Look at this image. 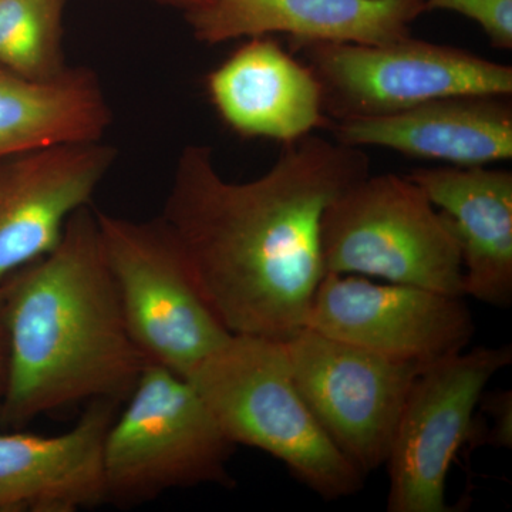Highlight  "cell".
<instances>
[{
	"mask_svg": "<svg viewBox=\"0 0 512 512\" xmlns=\"http://www.w3.org/2000/svg\"><path fill=\"white\" fill-rule=\"evenodd\" d=\"M370 174L363 148L308 134L255 180L231 183L207 146L185 147L161 218L232 335L285 340L306 328L320 281V222Z\"/></svg>",
	"mask_w": 512,
	"mask_h": 512,
	"instance_id": "obj_1",
	"label": "cell"
},
{
	"mask_svg": "<svg viewBox=\"0 0 512 512\" xmlns=\"http://www.w3.org/2000/svg\"><path fill=\"white\" fill-rule=\"evenodd\" d=\"M2 320L6 427L82 402H126L147 363L128 333L90 205L69 218L53 251L3 282Z\"/></svg>",
	"mask_w": 512,
	"mask_h": 512,
	"instance_id": "obj_2",
	"label": "cell"
},
{
	"mask_svg": "<svg viewBox=\"0 0 512 512\" xmlns=\"http://www.w3.org/2000/svg\"><path fill=\"white\" fill-rule=\"evenodd\" d=\"M187 379L235 446L271 454L323 500L362 490L365 476L299 393L281 340L231 335Z\"/></svg>",
	"mask_w": 512,
	"mask_h": 512,
	"instance_id": "obj_3",
	"label": "cell"
},
{
	"mask_svg": "<svg viewBox=\"0 0 512 512\" xmlns=\"http://www.w3.org/2000/svg\"><path fill=\"white\" fill-rule=\"evenodd\" d=\"M326 274L360 275L464 298L453 222L406 175H366L320 222Z\"/></svg>",
	"mask_w": 512,
	"mask_h": 512,
	"instance_id": "obj_4",
	"label": "cell"
},
{
	"mask_svg": "<svg viewBox=\"0 0 512 512\" xmlns=\"http://www.w3.org/2000/svg\"><path fill=\"white\" fill-rule=\"evenodd\" d=\"M234 447L187 377L147 362L104 437L106 504L131 507L173 488L229 487Z\"/></svg>",
	"mask_w": 512,
	"mask_h": 512,
	"instance_id": "obj_5",
	"label": "cell"
},
{
	"mask_svg": "<svg viewBox=\"0 0 512 512\" xmlns=\"http://www.w3.org/2000/svg\"><path fill=\"white\" fill-rule=\"evenodd\" d=\"M121 312L147 362L187 377L232 333L202 295L163 218L133 221L96 210Z\"/></svg>",
	"mask_w": 512,
	"mask_h": 512,
	"instance_id": "obj_6",
	"label": "cell"
},
{
	"mask_svg": "<svg viewBox=\"0 0 512 512\" xmlns=\"http://www.w3.org/2000/svg\"><path fill=\"white\" fill-rule=\"evenodd\" d=\"M315 74L332 123L399 113L463 94L511 96L512 67L412 35L383 45L289 40Z\"/></svg>",
	"mask_w": 512,
	"mask_h": 512,
	"instance_id": "obj_7",
	"label": "cell"
},
{
	"mask_svg": "<svg viewBox=\"0 0 512 512\" xmlns=\"http://www.w3.org/2000/svg\"><path fill=\"white\" fill-rule=\"evenodd\" d=\"M512 348H481L429 363L414 379L387 457L390 512H448L446 484L458 450L474 439L485 387L510 366Z\"/></svg>",
	"mask_w": 512,
	"mask_h": 512,
	"instance_id": "obj_8",
	"label": "cell"
},
{
	"mask_svg": "<svg viewBox=\"0 0 512 512\" xmlns=\"http://www.w3.org/2000/svg\"><path fill=\"white\" fill-rule=\"evenodd\" d=\"M284 346L299 393L336 447L365 477L386 464L404 403L426 365L309 328Z\"/></svg>",
	"mask_w": 512,
	"mask_h": 512,
	"instance_id": "obj_9",
	"label": "cell"
},
{
	"mask_svg": "<svg viewBox=\"0 0 512 512\" xmlns=\"http://www.w3.org/2000/svg\"><path fill=\"white\" fill-rule=\"evenodd\" d=\"M306 328L420 365L463 352L476 333L473 313L460 296L335 274L320 281Z\"/></svg>",
	"mask_w": 512,
	"mask_h": 512,
	"instance_id": "obj_10",
	"label": "cell"
},
{
	"mask_svg": "<svg viewBox=\"0 0 512 512\" xmlns=\"http://www.w3.org/2000/svg\"><path fill=\"white\" fill-rule=\"evenodd\" d=\"M117 158L103 141L57 144L0 160V285L56 248L67 221Z\"/></svg>",
	"mask_w": 512,
	"mask_h": 512,
	"instance_id": "obj_11",
	"label": "cell"
},
{
	"mask_svg": "<svg viewBox=\"0 0 512 512\" xmlns=\"http://www.w3.org/2000/svg\"><path fill=\"white\" fill-rule=\"evenodd\" d=\"M426 0H204L184 12L205 45L239 37L286 35L289 40L383 45L412 35Z\"/></svg>",
	"mask_w": 512,
	"mask_h": 512,
	"instance_id": "obj_12",
	"label": "cell"
},
{
	"mask_svg": "<svg viewBox=\"0 0 512 512\" xmlns=\"http://www.w3.org/2000/svg\"><path fill=\"white\" fill-rule=\"evenodd\" d=\"M207 92L241 137L291 143L332 127L312 70L272 36L251 37L212 70Z\"/></svg>",
	"mask_w": 512,
	"mask_h": 512,
	"instance_id": "obj_13",
	"label": "cell"
},
{
	"mask_svg": "<svg viewBox=\"0 0 512 512\" xmlns=\"http://www.w3.org/2000/svg\"><path fill=\"white\" fill-rule=\"evenodd\" d=\"M116 400H93L59 436L0 433V511L76 512L106 504L103 443Z\"/></svg>",
	"mask_w": 512,
	"mask_h": 512,
	"instance_id": "obj_14",
	"label": "cell"
},
{
	"mask_svg": "<svg viewBox=\"0 0 512 512\" xmlns=\"http://www.w3.org/2000/svg\"><path fill=\"white\" fill-rule=\"evenodd\" d=\"M511 96L463 94L373 119L338 121L345 146L380 147L454 167H488L512 158Z\"/></svg>",
	"mask_w": 512,
	"mask_h": 512,
	"instance_id": "obj_15",
	"label": "cell"
},
{
	"mask_svg": "<svg viewBox=\"0 0 512 512\" xmlns=\"http://www.w3.org/2000/svg\"><path fill=\"white\" fill-rule=\"evenodd\" d=\"M450 218L460 242L464 295L497 308L512 302V173L440 165L407 174Z\"/></svg>",
	"mask_w": 512,
	"mask_h": 512,
	"instance_id": "obj_16",
	"label": "cell"
},
{
	"mask_svg": "<svg viewBox=\"0 0 512 512\" xmlns=\"http://www.w3.org/2000/svg\"><path fill=\"white\" fill-rule=\"evenodd\" d=\"M111 120L93 70L69 67L56 79L36 82L0 67V160L57 144L101 141Z\"/></svg>",
	"mask_w": 512,
	"mask_h": 512,
	"instance_id": "obj_17",
	"label": "cell"
},
{
	"mask_svg": "<svg viewBox=\"0 0 512 512\" xmlns=\"http://www.w3.org/2000/svg\"><path fill=\"white\" fill-rule=\"evenodd\" d=\"M67 0H0V67L45 82L67 66L63 19Z\"/></svg>",
	"mask_w": 512,
	"mask_h": 512,
	"instance_id": "obj_18",
	"label": "cell"
},
{
	"mask_svg": "<svg viewBox=\"0 0 512 512\" xmlns=\"http://www.w3.org/2000/svg\"><path fill=\"white\" fill-rule=\"evenodd\" d=\"M427 13L446 10L476 23L498 50H512V0H426Z\"/></svg>",
	"mask_w": 512,
	"mask_h": 512,
	"instance_id": "obj_19",
	"label": "cell"
},
{
	"mask_svg": "<svg viewBox=\"0 0 512 512\" xmlns=\"http://www.w3.org/2000/svg\"><path fill=\"white\" fill-rule=\"evenodd\" d=\"M483 407L494 420L493 429L485 436L487 441L497 447L511 448L512 441V402L511 392H500L484 400L481 397Z\"/></svg>",
	"mask_w": 512,
	"mask_h": 512,
	"instance_id": "obj_20",
	"label": "cell"
},
{
	"mask_svg": "<svg viewBox=\"0 0 512 512\" xmlns=\"http://www.w3.org/2000/svg\"><path fill=\"white\" fill-rule=\"evenodd\" d=\"M6 367H8V343L2 320V285H0V399L5 390Z\"/></svg>",
	"mask_w": 512,
	"mask_h": 512,
	"instance_id": "obj_21",
	"label": "cell"
},
{
	"mask_svg": "<svg viewBox=\"0 0 512 512\" xmlns=\"http://www.w3.org/2000/svg\"><path fill=\"white\" fill-rule=\"evenodd\" d=\"M154 2L160 3V5L170 6V8L183 10V12H187V10L201 5L204 0H154Z\"/></svg>",
	"mask_w": 512,
	"mask_h": 512,
	"instance_id": "obj_22",
	"label": "cell"
}]
</instances>
